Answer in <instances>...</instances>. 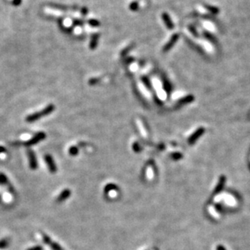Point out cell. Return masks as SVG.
<instances>
[{
  "instance_id": "6da1fadb",
  "label": "cell",
  "mask_w": 250,
  "mask_h": 250,
  "mask_svg": "<svg viewBox=\"0 0 250 250\" xmlns=\"http://www.w3.org/2000/svg\"><path fill=\"white\" fill-rule=\"evenodd\" d=\"M54 110H55V106L54 105L47 106V107H45L44 109L40 111L36 112V113L32 114V115H30L29 116H27V117H26V121H27L28 123L35 122V121L39 120L40 118H42L44 117V116L50 115Z\"/></svg>"
},
{
  "instance_id": "7a4b0ae2",
  "label": "cell",
  "mask_w": 250,
  "mask_h": 250,
  "mask_svg": "<svg viewBox=\"0 0 250 250\" xmlns=\"http://www.w3.org/2000/svg\"><path fill=\"white\" fill-rule=\"evenodd\" d=\"M46 134L43 132H40V133H37L34 137H33L30 140L25 141V142H14L12 145H16V146H21V145H23V146H31V145H34L40 142V141H43L46 138Z\"/></svg>"
},
{
  "instance_id": "3957f363",
  "label": "cell",
  "mask_w": 250,
  "mask_h": 250,
  "mask_svg": "<svg viewBox=\"0 0 250 250\" xmlns=\"http://www.w3.org/2000/svg\"><path fill=\"white\" fill-rule=\"evenodd\" d=\"M28 157H29V163H30V167L32 170H36L38 168V161L34 152L32 149L28 150Z\"/></svg>"
},
{
  "instance_id": "277c9868",
  "label": "cell",
  "mask_w": 250,
  "mask_h": 250,
  "mask_svg": "<svg viewBox=\"0 0 250 250\" xmlns=\"http://www.w3.org/2000/svg\"><path fill=\"white\" fill-rule=\"evenodd\" d=\"M45 160H46V162L47 164V166H48L49 170L51 171V173H55L57 170V167L56 165H55V162L53 159V158L51 157L50 154H47V155L45 156Z\"/></svg>"
},
{
  "instance_id": "5b68a950",
  "label": "cell",
  "mask_w": 250,
  "mask_h": 250,
  "mask_svg": "<svg viewBox=\"0 0 250 250\" xmlns=\"http://www.w3.org/2000/svg\"><path fill=\"white\" fill-rule=\"evenodd\" d=\"M178 38H179V34H174V35L172 36V38L170 39V41H169L163 47L164 52H166V51H170V49H171V47L175 44V42H177Z\"/></svg>"
},
{
  "instance_id": "8992f818",
  "label": "cell",
  "mask_w": 250,
  "mask_h": 250,
  "mask_svg": "<svg viewBox=\"0 0 250 250\" xmlns=\"http://www.w3.org/2000/svg\"><path fill=\"white\" fill-rule=\"evenodd\" d=\"M162 17L166 27L168 28L169 30H172L173 28H174V25H173L172 20H171V19H170V16H168V14H166V13H162Z\"/></svg>"
},
{
  "instance_id": "52a82bcc",
  "label": "cell",
  "mask_w": 250,
  "mask_h": 250,
  "mask_svg": "<svg viewBox=\"0 0 250 250\" xmlns=\"http://www.w3.org/2000/svg\"><path fill=\"white\" fill-rule=\"evenodd\" d=\"M70 195H71V191H70L69 189H64L61 193L59 195V197L57 198V202H63V201H65V200H67V198H69Z\"/></svg>"
},
{
  "instance_id": "ba28073f",
  "label": "cell",
  "mask_w": 250,
  "mask_h": 250,
  "mask_svg": "<svg viewBox=\"0 0 250 250\" xmlns=\"http://www.w3.org/2000/svg\"><path fill=\"white\" fill-rule=\"evenodd\" d=\"M203 132H204V129H202V128H200V129H198L197 132H195V133L192 135L191 137H190V138H189V144H193V143L195 142V141H197V139H198V137H199L202 134Z\"/></svg>"
},
{
  "instance_id": "9c48e42d",
  "label": "cell",
  "mask_w": 250,
  "mask_h": 250,
  "mask_svg": "<svg viewBox=\"0 0 250 250\" xmlns=\"http://www.w3.org/2000/svg\"><path fill=\"white\" fill-rule=\"evenodd\" d=\"M98 34H94V35L92 37V38H91L90 45H89L91 50H94V49L96 48V46H97L98 44Z\"/></svg>"
},
{
  "instance_id": "30bf717a",
  "label": "cell",
  "mask_w": 250,
  "mask_h": 250,
  "mask_svg": "<svg viewBox=\"0 0 250 250\" xmlns=\"http://www.w3.org/2000/svg\"><path fill=\"white\" fill-rule=\"evenodd\" d=\"M7 183H8L7 177L3 173H0V184L4 185Z\"/></svg>"
},
{
  "instance_id": "8fae6325",
  "label": "cell",
  "mask_w": 250,
  "mask_h": 250,
  "mask_svg": "<svg viewBox=\"0 0 250 250\" xmlns=\"http://www.w3.org/2000/svg\"><path fill=\"white\" fill-rule=\"evenodd\" d=\"M192 101H193V97H192V96H188V97L184 98L181 99L180 101V103H181V104H185V103L190 102Z\"/></svg>"
},
{
  "instance_id": "7c38bea8",
  "label": "cell",
  "mask_w": 250,
  "mask_h": 250,
  "mask_svg": "<svg viewBox=\"0 0 250 250\" xmlns=\"http://www.w3.org/2000/svg\"><path fill=\"white\" fill-rule=\"evenodd\" d=\"M69 153L70 155L71 156H75L78 153V149L76 147V146H72L69 149Z\"/></svg>"
},
{
  "instance_id": "4fadbf2b",
  "label": "cell",
  "mask_w": 250,
  "mask_h": 250,
  "mask_svg": "<svg viewBox=\"0 0 250 250\" xmlns=\"http://www.w3.org/2000/svg\"><path fill=\"white\" fill-rule=\"evenodd\" d=\"M116 189V185L113 184H109L107 185L105 187V193H108V192L111 191V189Z\"/></svg>"
},
{
  "instance_id": "5bb4252c",
  "label": "cell",
  "mask_w": 250,
  "mask_h": 250,
  "mask_svg": "<svg viewBox=\"0 0 250 250\" xmlns=\"http://www.w3.org/2000/svg\"><path fill=\"white\" fill-rule=\"evenodd\" d=\"M171 158H172V159L174 160H179L182 158V154L180 153H173L172 154H171Z\"/></svg>"
},
{
  "instance_id": "9a60e30c",
  "label": "cell",
  "mask_w": 250,
  "mask_h": 250,
  "mask_svg": "<svg viewBox=\"0 0 250 250\" xmlns=\"http://www.w3.org/2000/svg\"><path fill=\"white\" fill-rule=\"evenodd\" d=\"M130 7L131 10H133V11L137 10V9H138V3L136 2H132V3L130 4V7Z\"/></svg>"
},
{
  "instance_id": "2e32d148",
  "label": "cell",
  "mask_w": 250,
  "mask_h": 250,
  "mask_svg": "<svg viewBox=\"0 0 250 250\" xmlns=\"http://www.w3.org/2000/svg\"><path fill=\"white\" fill-rule=\"evenodd\" d=\"M7 244H8V243H7V240H1V241H0V249H1V248H4L5 247L7 246Z\"/></svg>"
},
{
  "instance_id": "e0dca14e",
  "label": "cell",
  "mask_w": 250,
  "mask_h": 250,
  "mask_svg": "<svg viewBox=\"0 0 250 250\" xmlns=\"http://www.w3.org/2000/svg\"><path fill=\"white\" fill-rule=\"evenodd\" d=\"M89 23L92 26H98L100 25V23L98 20H90L89 21Z\"/></svg>"
},
{
  "instance_id": "ac0fdd59",
  "label": "cell",
  "mask_w": 250,
  "mask_h": 250,
  "mask_svg": "<svg viewBox=\"0 0 250 250\" xmlns=\"http://www.w3.org/2000/svg\"><path fill=\"white\" fill-rule=\"evenodd\" d=\"M142 80H143V82H144V84H145V85L147 86V88H149V86H150V84H149V80H148L147 78L143 77Z\"/></svg>"
},
{
  "instance_id": "d6986e66",
  "label": "cell",
  "mask_w": 250,
  "mask_h": 250,
  "mask_svg": "<svg viewBox=\"0 0 250 250\" xmlns=\"http://www.w3.org/2000/svg\"><path fill=\"white\" fill-rule=\"evenodd\" d=\"M164 88H165V89H166V91H170V84H169L168 82H165V84H164Z\"/></svg>"
},
{
  "instance_id": "ffe728a7",
  "label": "cell",
  "mask_w": 250,
  "mask_h": 250,
  "mask_svg": "<svg viewBox=\"0 0 250 250\" xmlns=\"http://www.w3.org/2000/svg\"><path fill=\"white\" fill-rule=\"evenodd\" d=\"M42 247H39V246H37V247H34V248H31L30 249L28 250H42Z\"/></svg>"
},
{
  "instance_id": "44dd1931",
  "label": "cell",
  "mask_w": 250,
  "mask_h": 250,
  "mask_svg": "<svg viewBox=\"0 0 250 250\" xmlns=\"http://www.w3.org/2000/svg\"><path fill=\"white\" fill-rule=\"evenodd\" d=\"M4 152H6V149H5L3 146H1V145H0V153H4Z\"/></svg>"
}]
</instances>
